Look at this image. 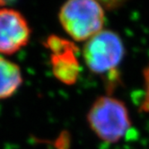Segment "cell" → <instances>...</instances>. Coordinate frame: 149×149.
Here are the masks:
<instances>
[{
	"mask_svg": "<svg viewBox=\"0 0 149 149\" xmlns=\"http://www.w3.org/2000/svg\"><path fill=\"white\" fill-rule=\"evenodd\" d=\"M86 121L100 140L115 144L120 141L131 127V119L126 104L111 93L95 99L86 114Z\"/></svg>",
	"mask_w": 149,
	"mask_h": 149,
	"instance_id": "1",
	"label": "cell"
},
{
	"mask_svg": "<svg viewBox=\"0 0 149 149\" xmlns=\"http://www.w3.org/2000/svg\"><path fill=\"white\" fill-rule=\"evenodd\" d=\"M125 45L114 31L103 29L84 43L82 58L88 70L98 76L117 78V71L125 57Z\"/></svg>",
	"mask_w": 149,
	"mask_h": 149,
	"instance_id": "2",
	"label": "cell"
},
{
	"mask_svg": "<svg viewBox=\"0 0 149 149\" xmlns=\"http://www.w3.org/2000/svg\"><path fill=\"white\" fill-rule=\"evenodd\" d=\"M58 22L74 42H86L104 29L103 6L94 0H70L58 13Z\"/></svg>",
	"mask_w": 149,
	"mask_h": 149,
	"instance_id": "3",
	"label": "cell"
},
{
	"mask_svg": "<svg viewBox=\"0 0 149 149\" xmlns=\"http://www.w3.org/2000/svg\"><path fill=\"white\" fill-rule=\"evenodd\" d=\"M43 46L49 51V64L52 74L61 84L73 86L81 74L79 49L70 39L56 34L49 35Z\"/></svg>",
	"mask_w": 149,
	"mask_h": 149,
	"instance_id": "4",
	"label": "cell"
},
{
	"mask_svg": "<svg viewBox=\"0 0 149 149\" xmlns=\"http://www.w3.org/2000/svg\"><path fill=\"white\" fill-rule=\"evenodd\" d=\"M31 28L26 17L12 7H0V55H14L26 47Z\"/></svg>",
	"mask_w": 149,
	"mask_h": 149,
	"instance_id": "5",
	"label": "cell"
},
{
	"mask_svg": "<svg viewBox=\"0 0 149 149\" xmlns=\"http://www.w3.org/2000/svg\"><path fill=\"white\" fill-rule=\"evenodd\" d=\"M23 83V72L18 64L0 55V100L12 97Z\"/></svg>",
	"mask_w": 149,
	"mask_h": 149,
	"instance_id": "6",
	"label": "cell"
},
{
	"mask_svg": "<svg viewBox=\"0 0 149 149\" xmlns=\"http://www.w3.org/2000/svg\"><path fill=\"white\" fill-rule=\"evenodd\" d=\"M144 97L140 106L142 111L149 113V64L144 68Z\"/></svg>",
	"mask_w": 149,
	"mask_h": 149,
	"instance_id": "7",
	"label": "cell"
}]
</instances>
